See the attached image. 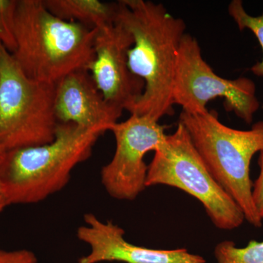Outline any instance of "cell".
Listing matches in <instances>:
<instances>
[{
  "label": "cell",
  "mask_w": 263,
  "mask_h": 263,
  "mask_svg": "<svg viewBox=\"0 0 263 263\" xmlns=\"http://www.w3.org/2000/svg\"><path fill=\"white\" fill-rule=\"evenodd\" d=\"M117 2L116 21L133 38L128 51L129 70L144 84L143 93L129 112L159 122L164 116L174 114L173 89L186 24L161 3L145 0Z\"/></svg>",
  "instance_id": "1"
},
{
  "label": "cell",
  "mask_w": 263,
  "mask_h": 263,
  "mask_svg": "<svg viewBox=\"0 0 263 263\" xmlns=\"http://www.w3.org/2000/svg\"><path fill=\"white\" fill-rule=\"evenodd\" d=\"M95 33L58 18L43 0H18L12 55L30 79L55 85L72 72L88 70L95 58Z\"/></svg>",
  "instance_id": "2"
},
{
  "label": "cell",
  "mask_w": 263,
  "mask_h": 263,
  "mask_svg": "<svg viewBox=\"0 0 263 263\" xmlns=\"http://www.w3.org/2000/svg\"><path fill=\"white\" fill-rule=\"evenodd\" d=\"M107 131L59 123L50 143L6 151L0 162V184L8 206L37 203L61 191Z\"/></svg>",
  "instance_id": "3"
},
{
  "label": "cell",
  "mask_w": 263,
  "mask_h": 263,
  "mask_svg": "<svg viewBox=\"0 0 263 263\" xmlns=\"http://www.w3.org/2000/svg\"><path fill=\"white\" fill-rule=\"evenodd\" d=\"M179 122L213 178L240 208L245 220L260 228L262 220L252 200L250 164L263 149V120L249 130H239L224 125L216 111L208 110L195 115L182 111Z\"/></svg>",
  "instance_id": "4"
},
{
  "label": "cell",
  "mask_w": 263,
  "mask_h": 263,
  "mask_svg": "<svg viewBox=\"0 0 263 263\" xmlns=\"http://www.w3.org/2000/svg\"><path fill=\"white\" fill-rule=\"evenodd\" d=\"M58 124L55 85L30 79L0 44V147L9 151L50 143Z\"/></svg>",
  "instance_id": "5"
},
{
  "label": "cell",
  "mask_w": 263,
  "mask_h": 263,
  "mask_svg": "<svg viewBox=\"0 0 263 263\" xmlns=\"http://www.w3.org/2000/svg\"><path fill=\"white\" fill-rule=\"evenodd\" d=\"M146 185L172 186L195 197L219 229H235L245 220L238 204L209 173L181 122L155 151L148 166Z\"/></svg>",
  "instance_id": "6"
},
{
  "label": "cell",
  "mask_w": 263,
  "mask_h": 263,
  "mask_svg": "<svg viewBox=\"0 0 263 263\" xmlns=\"http://www.w3.org/2000/svg\"><path fill=\"white\" fill-rule=\"evenodd\" d=\"M216 98H224L227 111L247 123L253 122L259 110V102L256 96V86L249 78L226 79L217 75L204 60L197 39L184 34L180 45L173 100L183 112L202 114L207 112V104Z\"/></svg>",
  "instance_id": "7"
},
{
  "label": "cell",
  "mask_w": 263,
  "mask_h": 263,
  "mask_svg": "<svg viewBox=\"0 0 263 263\" xmlns=\"http://www.w3.org/2000/svg\"><path fill=\"white\" fill-rule=\"evenodd\" d=\"M110 131L116 149L113 158L100 172L102 184L113 198L134 200L147 188L148 166L144 157L163 143L167 136L164 127L147 116L131 114Z\"/></svg>",
  "instance_id": "8"
},
{
  "label": "cell",
  "mask_w": 263,
  "mask_h": 263,
  "mask_svg": "<svg viewBox=\"0 0 263 263\" xmlns=\"http://www.w3.org/2000/svg\"><path fill=\"white\" fill-rule=\"evenodd\" d=\"M133 44L131 33L117 21L96 29L95 58L88 69L105 100L127 111L144 89L143 81L129 70L128 51Z\"/></svg>",
  "instance_id": "9"
},
{
  "label": "cell",
  "mask_w": 263,
  "mask_h": 263,
  "mask_svg": "<svg viewBox=\"0 0 263 263\" xmlns=\"http://www.w3.org/2000/svg\"><path fill=\"white\" fill-rule=\"evenodd\" d=\"M77 238L89 246V254L78 263H206L201 256L186 249H154L126 240L125 232L112 221H103L94 214L84 215V224L77 230Z\"/></svg>",
  "instance_id": "10"
},
{
  "label": "cell",
  "mask_w": 263,
  "mask_h": 263,
  "mask_svg": "<svg viewBox=\"0 0 263 263\" xmlns=\"http://www.w3.org/2000/svg\"><path fill=\"white\" fill-rule=\"evenodd\" d=\"M123 111L105 100L88 70L76 71L55 84V112L59 123L110 131Z\"/></svg>",
  "instance_id": "11"
},
{
  "label": "cell",
  "mask_w": 263,
  "mask_h": 263,
  "mask_svg": "<svg viewBox=\"0 0 263 263\" xmlns=\"http://www.w3.org/2000/svg\"><path fill=\"white\" fill-rule=\"evenodd\" d=\"M43 3L58 18L91 29L115 23L119 8L118 2L105 3L99 0H43Z\"/></svg>",
  "instance_id": "12"
},
{
  "label": "cell",
  "mask_w": 263,
  "mask_h": 263,
  "mask_svg": "<svg viewBox=\"0 0 263 263\" xmlns=\"http://www.w3.org/2000/svg\"><path fill=\"white\" fill-rule=\"evenodd\" d=\"M214 256L217 263H263V241L251 240L243 248H238L231 240L216 246Z\"/></svg>",
  "instance_id": "13"
},
{
  "label": "cell",
  "mask_w": 263,
  "mask_h": 263,
  "mask_svg": "<svg viewBox=\"0 0 263 263\" xmlns=\"http://www.w3.org/2000/svg\"><path fill=\"white\" fill-rule=\"evenodd\" d=\"M228 13L238 26L240 31L249 29L254 33L263 53V13L258 16L249 14L243 7L241 0H233L228 5ZM254 75L263 77V57L260 62H257L251 67Z\"/></svg>",
  "instance_id": "14"
},
{
  "label": "cell",
  "mask_w": 263,
  "mask_h": 263,
  "mask_svg": "<svg viewBox=\"0 0 263 263\" xmlns=\"http://www.w3.org/2000/svg\"><path fill=\"white\" fill-rule=\"evenodd\" d=\"M18 0H0V44L15 51V14Z\"/></svg>",
  "instance_id": "15"
},
{
  "label": "cell",
  "mask_w": 263,
  "mask_h": 263,
  "mask_svg": "<svg viewBox=\"0 0 263 263\" xmlns=\"http://www.w3.org/2000/svg\"><path fill=\"white\" fill-rule=\"evenodd\" d=\"M0 263H37V258L28 249L7 251L0 249Z\"/></svg>",
  "instance_id": "16"
},
{
  "label": "cell",
  "mask_w": 263,
  "mask_h": 263,
  "mask_svg": "<svg viewBox=\"0 0 263 263\" xmlns=\"http://www.w3.org/2000/svg\"><path fill=\"white\" fill-rule=\"evenodd\" d=\"M259 174L252 185V200L256 211L263 220V149L259 152Z\"/></svg>",
  "instance_id": "17"
},
{
  "label": "cell",
  "mask_w": 263,
  "mask_h": 263,
  "mask_svg": "<svg viewBox=\"0 0 263 263\" xmlns=\"http://www.w3.org/2000/svg\"><path fill=\"white\" fill-rule=\"evenodd\" d=\"M8 206L7 205L6 200H5L4 194L3 193V190H2L1 184H0V214L3 212L5 208Z\"/></svg>",
  "instance_id": "18"
},
{
  "label": "cell",
  "mask_w": 263,
  "mask_h": 263,
  "mask_svg": "<svg viewBox=\"0 0 263 263\" xmlns=\"http://www.w3.org/2000/svg\"><path fill=\"white\" fill-rule=\"evenodd\" d=\"M5 152H6V151H5L3 148H2L1 147H0V162H2L3 157H4Z\"/></svg>",
  "instance_id": "19"
}]
</instances>
